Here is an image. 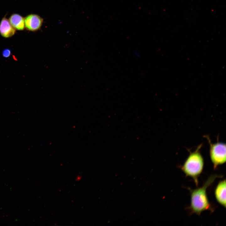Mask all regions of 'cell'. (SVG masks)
I'll list each match as a JSON object with an SVG mask.
<instances>
[{
	"label": "cell",
	"mask_w": 226,
	"mask_h": 226,
	"mask_svg": "<svg viewBox=\"0 0 226 226\" xmlns=\"http://www.w3.org/2000/svg\"><path fill=\"white\" fill-rule=\"evenodd\" d=\"M219 176L217 175H211L202 186L195 189L190 190L191 201L189 208L191 213H195L200 216L204 211H213L208 199L207 190L215 180Z\"/></svg>",
	"instance_id": "cell-1"
},
{
	"label": "cell",
	"mask_w": 226,
	"mask_h": 226,
	"mask_svg": "<svg viewBox=\"0 0 226 226\" xmlns=\"http://www.w3.org/2000/svg\"><path fill=\"white\" fill-rule=\"evenodd\" d=\"M202 144L199 145L193 152L190 151L189 155L180 168L186 176L193 180L196 186H198V178L202 173L204 160L200 153Z\"/></svg>",
	"instance_id": "cell-2"
},
{
	"label": "cell",
	"mask_w": 226,
	"mask_h": 226,
	"mask_svg": "<svg viewBox=\"0 0 226 226\" xmlns=\"http://www.w3.org/2000/svg\"><path fill=\"white\" fill-rule=\"evenodd\" d=\"M210 145L209 154L213 164V168L216 169L218 166L226 162V144L221 142H217L213 143L208 136H206Z\"/></svg>",
	"instance_id": "cell-3"
},
{
	"label": "cell",
	"mask_w": 226,
	"mask_h": 226,
	"mask_svg": "<svg viewBox=\"0 0 226 226\" xmlns=\"http://www.w3.org/2000/svg\"><path fill=\"white\" fill-rule=\"evenodd\" d=\"M25 28L32 31H35L40 29L43 22L42 18L38 15L31 14L24 18Z\"/></svg>",
	"instance_id": "cell-4"
},
{
	"label": "cell",
	"mask_w": 226,
	"mask_h": 226,
	"mask_svg": "<svg viewBox=\"0 0 226 226\" xmlns=\"http://www.w3.org/2000/svg\"><path fill=\"white\" fill-rule=\"evenodd\" d=\"M214 195L217 202L221 206L226 207V180L220 181L214 191Z\"/></svg>",
	"instance_id": "cell-5"
},
{
	"label": "cell",
	"mask_w": 226,
	"mask_h": 226,
	"mask_svg": "<svg viewBox=\"0 0 226 226\" xmlns=\"http://www.w3.org/2000/svg\"><path fill=\"white\" fill-rule=\"evenodd\" d=\"M16 30L12 26L9 20L4 17L0 23V34L3 37L9 38L13 36Z\"/></svg>",
	"instance_id": "cell-6"
},
{
	"label": "cell",
	"mask_w": 226,
	"mask_h": 226,
	"mask_svg": "<svg viewBox=\"0 0 226 226\" xmlns=\"http://www.w3.org/2000/svg\"><path fill=\"white\" fill-rule=\"evenodd\" d=\"M9 22L16 30H23L25 28L24 18L17 13L11 15L8 19Z\"/></svg>",
	"instance_id": "cell-7"
},
{
	"label": "cell",
	"mask_w": 226,
	"mask_h": 226,
	"mask_svg": "<svg viewBox=\"0 0 226 226\" xmlns=\"http://www.w3.org/2000/svg\"><path fill=\"white\" fill-rule=\"evenodd\" d=\"M10 51L8 49L4 50L3 52V55L5 57H8L10 55Z\"/></svg>",
	"instance_id": "cell-8"
}]
</instances>
